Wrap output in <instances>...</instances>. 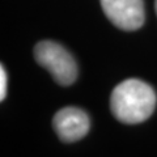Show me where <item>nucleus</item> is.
Returning a JSON list of instances; mask_svg holds the SVG:
<instances>
[{"label": "nucleus", "mask_w": 157, "mask_h": 157, "mask_svg": "<svg viewBox=\"0 0 157 157\" xmlns=\"http://www.w3.org/2000/svg\"><path fill=\"white\" fill-rule=\"evenodd\" d=\"M34 58L46 68L54 80L63 86L71 85L77 77V66L73 56L62 45L52 41H42L34 47Z\"/></svg>", "instance_id": "f03ea898"}, {"label": "nucleus", "mask_w": 157, "mask_h": 157, "mask_svg": "<svg viewBox=\"0 0 157 157\" xmlns=\"http://www.w3.org/2000/svg\"><path fill=\"white\" fill-rule=\"evenodd\" d=\"M156 101V93L151 85L137 78H128L114 88L110 97V109L118 121L135 124L152 115Z\"/></svg>", "instance_id": "f257e3e1"}, {"label": "nucleus", "mask_w": 157, "mask_h": 157, "mask_svg": "<svg viewBox=\"0 0 157 157\" xmlns=\"http://www.w3.org/2000/svg\"><path fill=\"white\" fill-rule=\"evenodd\" d=\"M106 17L117 28L136 30L144 24L143 0H100Z\"/></svg>", "instance_id": "7ed1b4c3"}, {"label": "nucleus", "mask_w": 157, "mask_h": 157, "mask_svg": "<svg viewBox=\"0 0 157 157\" xmlns=\"http://www.w3.org/2000/svg\"><path fill=\"white\" fill-rule=\"evenodd\" d=\"M155 8H156V13H157V0H156V3H155Z\"/></svg>", "instance_id": "423d86ee"}, {"label": "nucleus", "mask_w": 157, "mask_h": 157, "mask_svg": "<svg viewBox=\"0 0 157 157\" xmlns=\"http://www.w3.org/2000/svg\"><path fill=\"white\" fill-rule=\"evenodd\" d=\"M56 135L66 143H72L82 139L89 131L90 121L88 114L77 107L60 109L52 119Z\"/></svg>", "instance_id": "20e7f679"}, {"label": "nucleus", "mask_w": 157, "mask_h": 157, "mask_svg": "<svg viewBox=\"0 0 157 157\" xmlns=\"http://www.w3.org/2000/svg\"><path fill=\"white\" fill-rule=\"evenodd\" d=\"M7 94V73L4 67H0V100H4Z\"/></svg>", "instance_id": "39448f33"}]
</instances>
